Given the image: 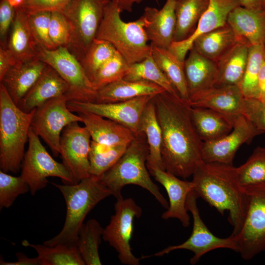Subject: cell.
I'll return each mask as SVG.
<instances>
[{"label": "cell", "mask_w": 265, "mask_h": 265, "mask_svg": "<svg viewBox=\"0 0 265 265\" xmlns=\"http://www.w3.org/2000/svg\"><path fill=\"white\" fill-rule=\"evenodd\" d=\"M260 0L263 7L265 8V0Z\"/></svg>", "instance_id": "55"}, {"label": "cell", "mask_w": 265, "mask_h": 265, "mask_svg": "<svg viewBox=\"0 0 265 265\" xmlns=\"http://www.w3.org/2000/svg\"><path fill=\"white\" fill-rule=\"evenodd\" d=\"M9 3L14 8L22 6L24 0H7Z\"/></svg>", "instance_id": "53"}, {"label": "cell", "mask_w": 265, "mask_h": 265, "mask_svg": "<svg viewBox=\"0 0 265 265\" xmlns=\"http://www.w3.org/2000/svg\"><path fill=\"white\" fill-rule=\"evenodd\" d=\"M243 115L262 133H265V102L245 98Z\"/></svg>", "instance_id": "45"}, {"label": "cell", "mask_w": 265, "mask_h": 265, "mask_svg": "<svg viewBox=\"0 0 265 265\" xmlns=\"http://www.w3.org/2000/svg\"><path fill=\"white\" fill-rule=\"evenodd\" d=\"M110 0H72L62 13L71 28L67 47L80 61L96 38Z\"/></svg>", "instance_id": "7"}, {"label": "cell", "mask_w": 265, "mask_h": 265, "mask_svg": "<svg viewBox=\"0 0 265 265\" xmlns=\"http://www.w3.org/2000/svg\"><path fill=\"white\" fill-rule=\"evenodd\" d=\"M250 46L247 41L241 39L217 62L215 86L239 85L246 66Z\"/></svg>", "instance_id": "28"}, {"label": "cell", "mask_w": 265, "mask_h": 265, "mask_svg": "<svg viewBox=\"0 0 265 265\" xmlns=\"http://www.w3.org/2000/svg\"><path fill=\"white\" fill-rule=\"evenodd\" d=\"M92 140L110 146L129 145L136 134L127 127L109 119L86 111L77 112Z\"/></svg>", "instance_id": "22"}, {"label": "cell", "mask_w": 265, "mask_h": 265, "mask_svg": "<svg viewBox=\"0 0 265 265\" xmlns=\"http://www.w3.org/2000/svg\"><path fill=\"white\" fill-rule=\"evenodd\" d=\"M29 191L28 184L20 176L15 177L0 171V209L8 208L21 194Z\"/></svg>", "instance_id": "42"}, {"label": "cell", "mask_w": 265, "mask_h": 265, "mask_svg": "<svg viewBox=\"0 0 265 265\" xmlns=\"http://www.w3.org/2000/svg\"><path fill=\"white\" fill-rule=\"evenodd\" d=\"M28 142L21 164L20 176L28 184L31 195H35L46 186L48 177L59 178L64 184H76L66 166L52 158L41 143L39 136L31 128Z\"/></svg>", "instance_id": "9"}, {"label": "cell", "mask_w": 265, "mask_h": 265, "mask_svg": "<svg viewBox=\"0 0 265 265\" xmlns=\"http://www.w3.org/2000/svg\"><path fill=\"white\" fill-rule=\"evenodd\" d=\"M35 109L21 110L13 102L3 84L0 83V167L17 173L25 156L31 120Z\"/></svg>", "instance_id": "5"}, {"label": "cell", "mask_w": 265, "mask_h": 265, "mask_svg": "<svg viewBox=\"0 0 265 265\" xmlns=\"http://www.w3.org/2000/svg\"><path fill=\"white\" fill-rule=\"evenodd\" d=\"M114 210L109 224L104 228L103 239L116 251L121 264L138 265L140 259L132 253L130 240L134 219L141 216L142 209L132 198H122L117 200Z\"/></svg>", "instance_id": "12"}, {"label": "cell", "mask_w": 265, "mask_h": 265, "mask_svg": "<svg viewBox=\"0 0 265 265\" xmlns=\"http://www.w3.org/2000/svg\"><path fill=\"white\" fill-rule=\"evenodd\" d=\"M244 99L238 85L215 86L202 91L189 99L192 107L214 110L232 122L243 116Z\"/></svg>", "instance_id": "17"}, {"label": "cell", "mask_w": 265, "mask_h": 265, "mask_svg": "<svg viewBox=\"0 0 265 265\" xmlns=\"http://www.w3.org/2000/svg\"><path fill=\"white\" fill-rule=\"evenodd\" d=\"M123 79L151 81L160 86L169 92L179 94L151 54L141 61L130 64Z\"/></svg>", "instance_id": "36"}, {"label": "cell", "mask_w": 265, "mask_h": 265, "mask_svg": "<svg viewBox=\"0 0 265 265\" xmlns=\"http://www.w3.org/2000/svg\"><path fill=\"white\" fill-rule=\"evenodd\" d=\"M263 46H264V49H263L264 59V61H265V41L264 43Z\"/></svg>", "instance_id": "54"}, {"label": "cell", "mask_w": 265, "mask_h": 265, "mask_svg": "<svg viewBox=\"0 0 265 265\" xmlns=\"http://www.w3.org/2000/svg\"></svg>", "instance_id": "56"}, {"label": "cell", "mask_w": 265, "mask_h": 265, "mask_svg": "<svg viewBox=\"0 0 265 265\" xmlns=\"http://www.w3.org/2000/svg\"><path fill=\"white\" fill-rule=\"evenodd\" d=\"M154 96H144L125 101L110 103L70 100L67 102V105L68 108L73 112L86 111L97 114L116 122L137 134L139 133L143 112Z\"/></svg>", "instance_id": "14"}, {"label": "cell", "mask_w": 265, "mask_h": 265, "mask_svg": "<svg viewBox=\"0 0 265 265\" xmlns=\"http://www.w3.org/2000/svg\"><path fill=\"white\" fill-rule=\"evenodd\" d=\"M243 187L248 200L245 216L239 232L231 236L238 252L248 261L265 252V183Z\"/></svg>", "instance_id": "8"}, {"label": "cell", "mask_w": 265, "mask_h": 265, "mask_svg": "<svg viewBox=\"0 0 265 265\" xmlns=\"http://www.w3.org/2000/svg\"><path fill=\"white\" fill-rule=\"evenodd\" d=\"M148 170L155 180L164 187L168 196L169 206L162 214V218H176L184 227H188L190 216L186 202L188 194L194 189L192 182L182 180L174 174L157 167Z\"/></svg>", "instance_id": "19"}, {"label": "cell", "mask_w": 265, "mask_h": 265, "mask_svg": "<svg viewBox=\"0 0 265 265\" xmlns=\"http://www.w3.org/2000/svg\"><path fill=\"white\" fill-rule=\"evenodd\" d=\"M151 55L159 67L182 98L189 100L184 61L180 60L169 49L151 43Z\"/></svg>", "instance_id": "33"}, {"label": "cell", "mask_w": 265, "mask_h": 265, "mask_svg": "<svg viewBox=\"0 0 265 265\" xmlns=\"http://www.w3.org/2000/svg\"><path fill=\"white\" fill-rule=\"evenodd\" d=\"M148 155L146 137L144 132H140L136 134L118 160L101 176V180L117 200L123 198V187L134 185L148 190L167 209V201L150 177L146 165Z\"/></svg>", "instance_id": "4"}, {"label": "cell", "mask_w": 265, "mask_h": 265, "mask_svg": "<svg viewBox=\"0 0 265 265\" xmlns=\"http://www.w3.org/2000/svg\"><path fill=\"white\" fill-rule=\"evenodd\" d=\"M47 64L36 57L17 62L6 73L0 82L18 105L35 83Z\"/></svg>", "instance_id": "24"}, {"label": "cell", "mask_w": 265, "mask_h": 265, "mask_svg": "<svg viewBox=\"0 0 265 265\" xmlns=\"http://www.w3.org/2000/svg\"><path fill=\"white\" fill-rule=\"evenodd\" d=\"M68 90L69 86L65 80L53 68L47 65L17 106L23 111L29 112L52 99L66 96Z\"/></svg>", "instance_id": "21"}, {"label": "cell", "mask_w": 265, "mask_h": 265, "mask_svg": "<svg viewBox=\"0 0 265 265\" xmlns=\"http://www.w3.org/2000/svg\"><path fill=\"white\" fill-rule=\"evenodd\" d=\"M191 115L196 131L203 142L220 138L233 128L229 119L212 109L191 106Z\"/></svg>", "instance_id": "29"}, {"label": "cell", "mask_w": 265, "mask_h": 265, "mask_svg": "<svg viewBox=\"0 0 265 265\" xmlns=\"http://www.w3.org/2000/svg\"><path fill=\"white\" fill-rule=\"evenodd\" d=\"M51 40L56 48L68 47L71 37V28L64 15L59 12H51L49 25Z\"/></svg>", "instance_id": "44"}, {"label": "cell", "mask_w": 265, "mask_h": 265, "mask_svg": "<svg viewBox=\"0 0 265 265\" xmlns=\"http://www.w3.org/2000/svg\"><path fill=\"white\" fill-rule=\"evenodd\" d=\"M91 135L78 122L67 125L62 131L60 141V154L63 163L76 184L90 176L89 152Z\"/></svg>", "instance_id": "15"}, {"label": "cell", "mask_w": 265, "mask_h": 265, "mask_svg": "<svg viewBox=\"0 0 265 265\" xmlns=\"http://www.w3.org/2000/svg\"><path fill=\"white\" fill-rule=\"evenodd\" d=\"M104 230V228L94 219L83 223L80 228L76 245L85 265H102L99 248Z\"/></svg>", "instance_id": "35"}, {"label": "cell", "mask_w": 265, "mask_h": 265, "mask_svg": "<svg viewBox=\"0 0 265 265\" xmlns=\"http://www.w3.org/2000/svg\"><path fill=\"white\" fill-rule=\"evenodd\" d=\"M176 2L177 0H166L159 10L149 6L144 9L142 15L147 37L151 44L158 47L168 49L174 42Z\"/></svg>", "instance_id": "20"}, {"label": "cell", "mask_w": 265, "mask_h": 265, "mask_svg": "<svg viewBox=\"0 0 265 265\" xmlns=\"http://www.w3.org/2000/svg\"><path fill=\"white\" fill-rule=\"evenodd\" d=\"M194 191L221 215L228 212L233 227L231 236L240 231L245 216L247 197L239 182L237 167L216 162H200L192 175Z\"/></svg>", "instance_id": "2"}, {"label": "cell", "mask_w": 265, "mask_h": 265, "mask_svg": "<svg viewBox=\"0 0 265 265\" xmlns=\"http://www.w3.org/2000/svg\"><path fill=\"white\" fill-rule=\"evenodd\" d=\"M72 0H24L22 7L27 14L41 11L62 13Z\"/></svg>", "instance_id": "46"}, {"label": "cell", "mask_w": 265, "mask_h": 265, "mask_svg": "<svg viewBox=\"0 0 265 265\" xmlns=\"http://www.w3.org/2000/svg\"><path fill=\"white\" fill-rule=\"evenodd\" d=\"M184 67L189 99L196 94L216 85L218 78L217 63L203 56L193 48L185 60Z\"/></svg>", "instance_id": "25"}, {"label": "cell", "mask_w": 265, "mask_h": 265, "mask_svg": "<svg viewBox=\"0 0 265 265\" xmlns=\"http://www.w3.org/2000/svg\"><path fill=\"white\" fill-rule=\"evenodd\" d=\"M16 9L7 0L0 2V37L1 44L3 45L7 34L15 19Z\"/></svg>", "instance_id": "47"}, {"label": "cell", "mask_w": 265, "mask_h": 265, "mask_svg": "<svg viewBox=\"0 0 265 265\" xmlns=\"http://www.w3.org/2000/svg\"><path fill=\"white\" fill-rule=\"evenodd\" d=\"M61 192L66 206L65 222L61 231L44 244L76 245L79 231L86 215L102 200L112 195L101 180L90 175L75 184L52 183Z\"/></svg>", "instance_id": "3"}, {"label": "cell", "mask_w": 265, "mask_h": 265, "mask_svg": "<svg viewBox=\"0 0 265 265\" xmlns=\"http://www.w3.org/2000/svg\"><path fill=\"white\" fill-rule=\"evenodd\" d=\"M22 244L34 249L40 265H85L76 245L59 244L48 246L32 244L26 240H24Z\"/></svg>", "instance_id": "34"}, {"label": "cell", "mask_w": 265, "mask_h": 265, "mask_svg": "<svg viewBox=\"0 0 265 265\" xmlns=\"http://www.w3.org/2000/svg\"><path fill=\"white\" fill-rule=\"evenodd\" d=\"M261 134L250 121L242 116L235 122L229 133L217 139L203 143L202 159L206 162L233 165L239 147L244 143H250Z\"/></svg>", "instance_id": "16"}, {"label": "cell", "mask_w": 265, "mask_h": 265, "mask_svg": "<svg viewBox=\"0 0 265 265\" xmlns=\"http://www.w3.org/2000/svg\"><path fill=\"white\" fill-rule=\"evenodd\" d=\"M16 62L9 50L1 45L0 47V81L2 80L8 71Z\"/></svg>", "instance_id": "48"}, {"label": "cell", "mask_w": 265, "mask_h": 265, "mask_svg": "<svg viewBox=\"0 0 265 265\" xmlns=\"http://www.w3.org/2000/svg\"><path fill=\"white\" fill-rule=\"evenodd\" d=\"M198 197L194 190L188 195L186 207L193 219V228L190 237L184 242L169 246L154 254L155 256H162L177 250L184 249L193 253L190 264L195 265L206 253L219 248H226L238 252V247L234 237L220 238L213 235L203 221L197 205Z\"/></svg>", "instance_id": "11"}, {"label": "cell", "mask_w": 265, "mask_h": 265, "mask_svg": "<svg viewBox=\"0 0 265 265\" xmlns=\"http://www.w3.org/2000/svg\"><path fill=\"white\" fill-rule=\"evenodd\" d=\"M227 24L239 38L250 46L265 41V8L253 9L238 6L229 14Z\"/></svg>", "instance_id": "23"}, {"label": "cell", "mask_w": 265, "mask_h": 265, "mask_svg": "<svg viewBox=\"0 0 265 265\" xmlns=\"http://www.w3.org/2000/svg\"><path fill=\"white\" fill-rule=\"evenodd\" d=\"M16 9L11 26L7 48L16 62H25L37 57L41 47L37 42L28 20V15L22 6Z\"/></svg>", "instance_id": "26"}, {"label": "cell", "mask_w": 265, "mask_h": 265, "mask_svg": "<svg viewBox=\"0 0 265 265\" xmlns=\"http://www.w3.org/2000/svg\"><path fill=\"white\" fill-rule=\"evenodd\" d=\"M121 10L109 1L99 27L96 39L111 44L129 64L141 61L151 54V44L144 29L145 19L126 22L121 18Z\"/></svg>", "instance_id": "6"}, {"label": "cell", "mask_w": 265, "mask_h": 265, "mask_svg": "<svg viewBox=\"0 0 265 265\" xmlns=\"http://www.w3.org/2000/svg\"><path fill=\"white\" fill-rule=\"evenodd\" d=\"M241 39L226 24L198 37L192 48L203 56L217 63Z\"/></svg>", "instance_id": "30"}, {"label": "cell", "mask_w": 265, "mask_h": 265, "mask_svg": "<svg viewBox=\"0 0 265 265\" xmlns=\"http://www.w3.org/2000/svg\"><path fill=\"white\" fill-rule=\"evenodd\" d=\"M128 146H110L92 140L89 156L90 175L101 177L118 160Z\"/></svg>", "instance_id": "37"}, {"label": "cell", "mask_w": 265, "mask_h": 265, "mask_svg": "<svg viewBox=\"0 0 265 265\" xmlns=\"http://www.w3.org/2000/svg\"><path fill=\"white\" fill-rule=\"evenodd\" d=\"M66 96L52 99L35 109L30 128L48 145L55 157L60 154V141L63 129L81 118L67 106Z\"/></svg>", "instance_id": "13"}, {"label": "cell", "mask_w": 265, "mask_h": 265, "mask_svg": "<svg viewBox=\"0 0 265 265\" xmlns=\"http://www.w3.org/2000/svg\"><path fill=\"white\" fill-rule=\"evenodd\" d=\"M165 90L160 86L151 81L127 80L122 79L98 89L95 103L125 101L144 96L155 95Z\"/></svg>", "instance_id": "27"}, {"label": "cell", "mask_w": 265, "mask_h": 265, "mask_svg": "<svg viewBox=\"0 0 265 265\" xmlns=\"http://www.w3.org/2000/svg\"><path fill=\"white\" fill-rule=\"evenodd\" d=\"M143 0H111L116 3L121 11H126L131 12L132 11V7L134 3H139ZM159 3V0H155Z\"/></svg>", "instance_id": "51"}, {"label": "cell", "mask_w": 265, "mask_h": 265, "mask_svg": "<svg viewBox=\"0 0 265 265\" xmlns=\"http://www.w3.org/2000/svg\"><path fill=\"white\" fill-rule=\"evenodd\" d=\"M239 182L243 187L265 183V147H257L243 164L237 167Z\"/></svg>", "instance_id": "39"}, {"label": "cell", "mask_w": 265, "mask_h": 265, "mask_svg": "<svg viewBox=\"0 0 265 265\" xmlns=\"http://www.w3.org/2000/svg\"><path fill=\"white\" fill-rule=\"evenodd\" d=\"M240 5L238 0H209L208 7L194 32L185 40L173 42L168 49L180 60L184 61L194 41L199 36L226 25L230 12Z\"/></svg>", "instance_id": "18"}, {"label": "cell", "mask_w": 265, "mask_h": 265, "mask_svg": "<svg viewBox=\"0 0 265 265\" xmlns=\"http://www.w3.org/2000/svg\"><path fill=\"white\" fill-rule=\"evenodd\" d=\"M209 3V0H177L174 42L185 40L194 32Z\"/></svg>", "instance_id": "32"}, {"label": "cell", "mask_w": 265, "mask_h": 265, "mask_svg": "<svg viewBox=\"0 0 265 265\" xmlns=\"http://www.w3.org/2000/svg\"><path fill=\"white\" fill-rule=\"evenodd\" d=\"M17 260L13 262H8L3 259L0 260V265H38L37 257L29 258L24 253L19 252L16 254Z\"/></svg>", "instance_id": "49"}, {"label": "cell", "mask_w": 265, "mask_h": 265, "mask_svg": "<svg viewBox=\"0 0 265 265\" xmlns=\"http://www.w3.org/2000/svg\"><path fill=\"white\" fill-rule=\"evenodd\" d=\"M117 52L109 43L94 39L85 56L80 61L90 81L99 68Z\"/></svg>", "instance_id": "41"}, {"label": "cell", "mask_w": 265, "mask_h": 265, "mask_svg": "<svg viewBox=\"0 0 265 265\" xmlns=\"http://www.w3.org/2000/svg\"><path fill=\"white\" fill-rule=\"evenodd\" d=\"M263 45L249 47L246 66L238 85L245 98H258L259 74L264 62Z\"/></svg>", "instance_id": "38"}, {"label": "cell", "mask_w": 265, "mask_h": 265, "mask_svg": "<svg viewBox=\"0 0 265 265\" xmlns=\"http://www.w3.org/2000/svg\"><path fill=\"white\" fill-rule=\"evenodd\" d=\"M153 98L143 112L139 132L144 133L148 144L149 155L146 163L147 168L157 167L165 170L161 154L162 132L156 115Z\"/></svg>", "instance_id": "31"}, {"label": "cell", "mask_w": 265, "mask_h": 265, "mask_svg": "<svg viewBox=\"0 0 265 265\" xmlns=\"http://www.w3.org/2000/svg\"><path fill=\"white\" fill-rule=\"evenodd\" d=\"M37 58L53 68L67 82L68 101L95 102L97 91L80 61L67 47L48 50L40 47Z\"/></svg>", "instance_id": "10"}, {"label": "cell", "mask_w": 265, "mask_h": 265, "mask_svg": "<svg viewBox=\"0 0 265 265\" xmlns=\"http://www.w3.org/2000/svg\"><path fill=\"white\" fill-rule=\"evenodd\" d=\"M153 99L162 132L161 154L165 170L188 178L203 160V143L193 123L189 101L166 90Z\"/></svg>", "instance_id": "1"}, {"label": "cell", "mask_w": 265, "mask_h": 265, "mask_svg": "<svg viewBox=\"0 0 265 265\" xmlns=\"http://www.w3.org/2000/svg\"><path fill=\"white\" fill-rule=\"evenodd\" d=\"M28 15L32 31L39 45L48 50L55 49L49 35L51 12L41 11Z\"/></svg>", "instance_id": "43"}, {"label": "cell", "mask_w": 265, "mask_h": 265, "mask_svg": "<svg viewBox=\"0 0 265 265\" xmlns=\"http://www.w3.org/2000/svg\"><path fill=\"white\" fill-rule=\"evenodd\" d=\"M258 96L257 99L265 102V61L261 67L259 77Z\"/></svg>", "instance_id": "50"}, {"label": "cell", "mask_w": 265, "mask_h": 265, "mask_svg": "<svg viewBox=\"0 0 265 265\" xmlns=\"http://www.w3.org/2000/svg\"><path fill=\"white\" fill-rule=\"evenodd\" d=\"M241 6L248 8H260L263 7L260 0H238Z\"/></svg>", "instance_id": "52"}, {"label": "cell", "mask_w": 265, "mask_h": 265, "mask_svg": "<svg viewBox=\"0 0 265 265\" xmlns=\"http://www.w3.org/2000/svg\"><path fill=\"white\" fill-rule=\"evenodd\" d=\"M130 64L117 52L97 71L91 80L97 91L100 88L117 81L126 75Z\"/></svg>", "instance_id": "40"}]
</instances>
